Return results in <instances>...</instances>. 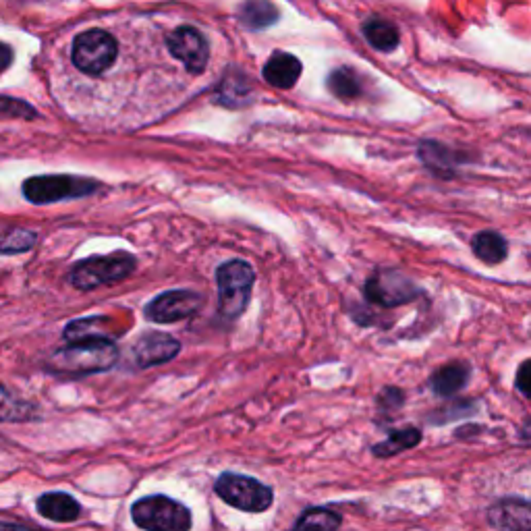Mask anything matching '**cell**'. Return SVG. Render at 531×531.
Masks as SVG:
<instances>
[{"instance_id":"obj_21","label":"cell","mask_w":531,"mask_h":531,"mask_svg":"<svg viewBox=\"0 0 531 531\" xmlns=\"http://www.w3.org/2000/svg\"><path fill=\"white\" fill-rule=\"evenodd\" d=\"M251 98V86L249 81L243 77V73H229L225 79L220 83V90H218V102L225 104L229 108H239L245 106Z\"/></svg>"},{"instance_id":"obj_12","label":"cell","mask_w":531,"mask_h":531,"mask_svg":"<svg viewBox=\"0 0 531 531\" xmlns=\"http://www.w3.org/2000/svg\"><path fill=\"white\" fill-rule=\"evenodd\" d=\"M488 523L494 529H519L527 531L531 527V507L521 498H502L490 507Z\"/></svg>"},{"instance_id":"obj_26","label":"cell","mask_w":531,"mask_h":531,"mask_svg":"<svg viewBox=\"0 0 531 531\" xmlns=\"http://www.w3.org/2000/svg\"><path fill=\"white\" fill-rule=\"evenodd\" d=\"M403 403H405V393H403L401 388H393V386L384 388L382 393H380V397H378V407L386 415L397 411V409H401Z\"/></svg>"},{"instance_id":"obj_8","label":"cell","mask_w":531,"mask_h":531,"mask_svg":"<svg viewBox=\"0 0 531 531\" xmlns=\"http://www.w3.org/2000/svg\"><path fill=\"white\" fill-rule=\"evenodd\" d=\"M166 48L191 75H200L206 71L210 61V44L206 36L191 25H181L166 36Z\"/></svg>"},{"instance_id":"obj_14","label":"cell","mask_w":531,"mask_h":531,"mask_svg":"<svg viewBox=\"0 0 531 531\" xmlns=\"http://www.w3.org/2000/svg\"><path fill=\"white\" fill-rule=\"evenodd\" d=\"M469 378H471L469 363L453 361V363H446V366H442L430 376V388L438 397L449 399V397H455L459 390L467 386Z\"/></svg>"},{"instance_id":"obj_25","label":"cell","mask_w":531,"mask_h":531,"mask_svg":"<svg viewBox=\"0 0 531 531\" xmlns=\"http://www.w3.org/2000/svg\"><path fill=\"white\" fill-rule=\"evenodd\" d=\"M38 241V235L34 231L25 229H13L0 237V254H21V251L32 249Z\"/></svg>"},{"instance_id":"obj_10","label":"cell","mask_w":531,"mask_h":531,"mask_svg":"<svg viewBox=\"0 0 531 531\" xmlns=\"http://www.w3.org/2000/svg\"><path fill=\"white\" fill-rule=\"evenodd\" d=\"M204 303V297L189 289H175L166 291L154 297L146 305V318L156 324H175L185 318H191L195 312L200 310Z\"/></svg>"},{"instance_id":"obj_19","label":"cell","mask_w":531,"mask_h":531,"mask_svg":"<svg viewBox=\"0 0 531 531\" xmlns=\"http://www.w3.org/2000/svg\"><path fill=\"white\" fill-rule=\"evenodd\" d=\"M419 158L428 166L430 171H434L436 175L449 179L455 175V154L438 144V142H422L419 144Z\"/></svg>"},{"instance_id":"obj_15","label":"cell","mask_w":531,"mask_h":531,"mask_svg":"<svg viewBox=\"0 0 531 531\" xmlns=\"http://www.w3.org/2000/svg\"><path fill=\"white\" fill-rule=\"evenodd\" d=\"M237 19L245 30L262 32L281 19V11L270 0H245L237 11Z\"/></svg>"},{"instance_id":"obj_4","label":"cell","mask_w":531,"mask_h":531,"mask_svg":"<svg viewBox=\"0 0 531 531\" xmlns=\"http://www.w3.org/2000/svg\"><path fill=\"white\" fill-rule=\"evenodd\" d=\"M133 523L150 531H185L191 527V513L169 496L139 498L131 507Z\"/></svg>"},{"instance_id":"obj_3","label":"cell","mask_w":531,"mask_h":531,"mask_svg":"<svg viewBox=\"0 0 531 531\" xmlns=\"http://www.w3.org/2000/svg\"><path fill=\"white\" fill-rule=\"evenodd\" d=\"M137 266L135 256L127 251H115L108 256H92L88 260H81L73 266L69 281L79 291H92L100 285H113L125 281L133 274Z\"/></svg>"},{"instance_id":"obj_16","label":"cell","mask_w":531,"mask_h":531,"mask_svg":"<svg viewBox=\"0 0 531 531\" xmlns=\"http://www.w3.org/2000/svg\"><path fill=\"white\" fill-rule=\"evenodd\" d=\"M38 513L50 521H57V523H71L75 519H79L81 515V507L79 502L65 494V492H48L44 496L38 498Z\"/></svg>"},{"instance_id":"obj_2","label":"cell","mask_w":531,"mask_h":531,"mask_svg":"<svg viewBox=\"0 0 531 531\" xmlns=\"http://www.w3.org/2000/svg\"><path fill=\"white\" fill-rule=\"evenodd\" d=\"M254 283L256 270L245 260H229L218 266V314L225 320H237L247 310Z\"/></svg>"},{"instance_id":"obj_7","label":"cell","mask_w":531,"mask_h":531,"mask_svg":"<svg viewBox=\"0 0 531 531\" xmlns=\"http://www.w3.org/2000/svg\"><path fill=\"white\" fill-rule=\"evenodd\" d=\"M119 57L117 40L104 30H88L75 38L71 59L86 75H102L115 65Z\"/></svg>"},{"instance_id":"obj_28","label":"cell","mask_w":531,"mask_h":531,"mask_svg":"<svg viewBox=\"0 0 531 531\" xmlns=\"http://www.w3.org/2000/svg\"><path fill=\"white\" fill-rule=\"evenodd\" d=\"M527 372H529V361H523L521 368L517 372V390L523 397H529V390H527Z\"/></svg>"},{"instance_id":"obj_11","label":"cell","mask_w":531,"mask_h":531,"mask_svg":"<svg viewBox=\"0 0 531 531\" xmlns=\"http://www.w3.org/2000/svg\"><path fill=\"white\" fill-rule=\"evenodd\" d=\"M181 351V343L166 332H148L133 347L139 368H154L173 361Z\"/></svg>"},{"instance_id":"obj_27","label":"cell","mask_w":531,"mask_h":531,"mask_svg":"<svg viewBox=\"0 0 531 531\" xmlns=\"http://www.w3.org/2000/svg\"><path fill=\"white\" fill-rule=\"evenodd\" d=\"M13 63V48L5 42H0V75H3Z\"/></svg>"},{"instance_id":"obj_17","label":"cell","mask_w":531,"mask_h":531,"mask_svg":"<svg viewBox=\"0 0 531 531\" xmlns=\"http://www.w3.org/2000/svg\"><path fill=\"white\" fill-rule=\"evenodd\" d=\"M473 254L478 260H482L488 266H498L505 262L509 256V243L496 231H482L473 237L471 241Z\"/></svg>"},{"instance_id":"obj_6","label":"cell","mask_w":531,"mask_h":531,"mask_svg":"<svg viewBox=\"0 0 531 531\" xmlns=\"http://www.w3.org/2000/svg\"><path fill=\"white\" fill-rule=\"evenodd\" d=\"M214 492L225 500L227 505L245 513H264L274 502V492L270 486L231 471L220 475L214 484Z\"/></svg>"},{"instance_id":"obj_22","label":"cell","mask_w":531,"mask_h":531,"mask_svg":"<svg viewBox=\"0 0 531 531\" xmlns=\"http://www.w3.org/2000/svg\"><path fill=\"white\" fill-rule=\"evenodd\" d=\"M419 442H422V432H419L417 428H405V430L393 432L384 442H378L374 446V455L382 457V459L393 457V455H399L403 451L415 449Z\"/></svg>"},{"instance_id":"obj_23","label":"cell","mask_w":531,"mask_h":531,"mask_svg":"<svg viewBox=\"0 0 531 531\" xmlns=\"http://www.w3.org/2000/svg\"><path fill=\"white\" fill-rule=\"evenodd\" d=\"M343 525V517L337 511H330L326 507H314V509H307L297 521H295V529H339Z\"/></svg>"},{"instance_id":"obj_9","label":"cell","mask_w":531,"mask_h":531,"mask_svg":"<svg viewBox=\"0 0 531 531\" xmlns=\"http://www.w3.org/2000/svg\"><path fill=\"white\" fill-rule=\"evenodd\" d=\"M363 295L368 301L382 305V307H397L409 301H415L419 295L417 285L401 274L399 270H380L374 274L363 287Z\"/></svg>"},{"instance_id":"obj_1","label":"cell","mask_w":531,"mask_h":531,"mask_svg":"<svg viewBox=\"0 0 531 531\" xmlns=\"http://www.w3.org/2000/svg\"><path fill=\"white\" fill-rule=\"evenodd\" d=\"M69 347L52 353L48 370L59 376H88L106 372L117 363L119 349L106 337H88L69 341Z\"/></svg>"},{"instance_id":"obj_18","label":"cell","mask_w":531,"mask_h":531,"mask_svg":"<svg viewBox=\"0 0 531 531\" xmlns=\"http://www.w3.org/2000/svg\"><path fill=\"white\" fill-rule=\"evenodd\" d=\"M363 38L368 40V44L380 52H393L399 46L401 34L397 27L380 17H370L361 27Z\"/></svg>"},{"instance_id":"obj_24","label":"cell","mask_w":531,"mask_h":531,"mask_svg":"<svg viewBox=\"0 0 531 531\" xmlns=\"http://www.w3.org/2000/svg\"><path fill=\"white\" fill-rule=\"evenodd\" d=\"M30 405L17 401L9 390L0 384V422H23L30 419Z\"/></svg>"},{"instance_id":"obj_5","label":"cell","mask_w":531,"mask_h":531,"mask_svg":"<svg viewBox=\"0 0 531 531\" xmlns=\"http://www.w3.org/2000/svg\"><path fill=\"white\" fill-rule=\"evenodd\" d=\"M100 183L73 175H42L23 183V195L32 204H54L63 200H79L96 193Z\"/></svg>"},{"instance_id":"obj_13","label":"cell","mask_w":531,"mask_h":531,"mask_svg":"<svg viewBox=\"0 0 531 531\" xmlns=\"http://www.w3.org/2000/svg\"><path fill=\"white\" fill-rule=\"evenodd\" d=\"M301 73H303L301 61L283 50H276L262 69V77L266 79V83H270L272 88H278V90L295 88V83L299 81Z\"/></svg>"},{"instance_id":"obj_20","label":"cell","mask_w":531,"mask_h":531,"mask_svg":"<svg viewBox=\"0 0 531 531\" xmlns=\"http://www.w3.org/2000/svg\"><path fill=\"white\" fill-rule=\"evenodd\" d=\"M326 86H328L330 94H334L339 100H355L363 92L361 79H359L357 71L351 67H339V69L330 71V75L326 79Z\"/></svg>"}]
</instances>
